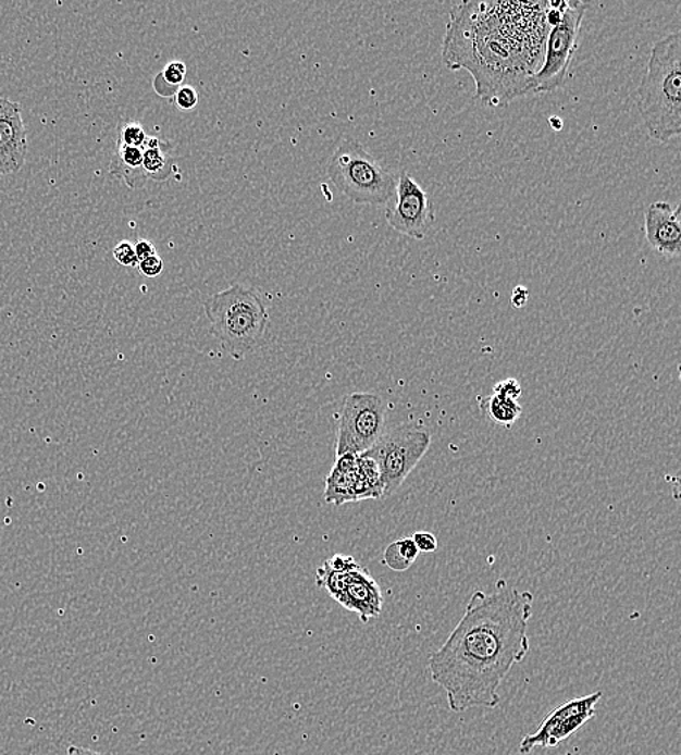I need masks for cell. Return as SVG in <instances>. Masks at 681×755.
Returning a JSON list of instances; mask_svg holds the SVG:
<instances>
[{
  "mask_svg": "<svg viewBox=\"0 0 681 755\" xmlns=\"http://www.w3.org/2000/svg\"><path fill=\"white\" fill-rule=\"evenodd\" d=\"M385 405L371 393H354L345 398L338 418L336 457L362 455L383 436Z\"/></svg>",
  "mask_w": 681,
  "mask_h": 755,
  "instance_id": "cell-8",
  "label": "cell"
},
{
  "mask_svg": "<svg viewBox=\"0 0 681 755\" xmlns=\"http://www.w3.org/2000/svg\"><path fill=\"white\" fill-rule=\"evenodd\" d=\"M330 181L355 203L385 206L396 197L398 175L357 140L337 147L327 166Z\"/></svg>",
  "mask_w": 681,
  "mask_h": 755,
  "instance_id": "cell-5",
  "label": "cell"
},
{
  "mask_svg": "<svg viewBox=\"0 0 681 755\" xmlns=\"http://www.w3.org/2000/svg\"><path fill=\"white\" fill-rule=\"evenodd\" d=\"M112 256H114V259L121 264V267H138L136 249H134V243L129 240L120 242L119 245L114 247V250H112Z\"/></svg>",
  "mask_w": 681,
  "mask_h": 755,
  "instance_id": "cell-21",
  "label": "cell"
},
{
  "mask_svg": "<svg viewBox=\"0 0 681 755\" xmlns=\"http://www.w3.org/2000/svg\"><path fill=\"white\" fill-rule=\"evenodd\" d=\"M358 470L363 475V479L370 483L371 487L374 488V492L379 494V497L383 498V479H381V471L374 459L367 457V455H358Z\"/></svg>",
  "mask_w": 681,
  "mask_h": 755,
  "instance_id": "cell-20",
  "label": "cell"
},
{
  "mask_svg": "<svg viewBox=\"0 0 681 755\" xmlns=\"http://www.w3.org/2000/svg\"><path fill=\"white\" fill-rule=\"evenodd\" d=\"M532 607V593L503 580L493 593L472 594L448 640L429 655V672L445 690L450 710L500 705L503 681L529 653Z\"/></svg>",
  "mask_w": 681,
  "mask_h": 755,
  "instance_id": "cell-1",
  "label": "cell"
},
{
  "mask_svg": "<svg viewBox=\"0 0 681 755\" xmlns=\"http://www.w3.org/2000/svg\"><path fill=\"white\" fill-rule=\"evenodd\" d=\"M602 696V692H594L587 696L571 698V701L555 707L542 720L535 732L528 733L523 738L519 745V753L528 755L535 748H554L574 735L579 729L596 716V706Z\"/></svg>",
  "mask_w": 681,
  "mask_h": 755,
  "instance_id": "cell-9",
  "label": "cell"
},
{
  "mask_svg": "<svg viewBox=\"0 0 681 755\" xmlns=\"http://www.w3.org/2000/svg\"><path fill=\"white\" fill-rule=\"evenodd\" d=\"M27 154V129L21 103L0 98V176L20 172Z\"/></svg>",
  "mask_w": 681,
  "mask_h": 755,
  "instance_id": "cell-11",
  "label": "cell"
},
{
  "mask_svg": "<svg viewBox=\"0 0 681 755\" xmlns=\"http://www.w3.org/2000/svg\"><path fill=\"white\" fill-rule=\"evenodd\" d=\"M134 249H136L138 262L150 258V256L158 255V250H156L153 243L146 240V238H140V240L134 243Z\"/></svg>",
  "mask_w": 681,
  "mask_h": 755,
  "instance_id": "cell-29",
  "label": "cell"
},
{
  "mask_svg": "<svg viewBox=\"0 0 681 755\" xmlns=\"http://www.w3.org/2000/svg\"><path fill=\"white\" fill-rule=\"evenodd\" d=\"M529 298V293L527 288H523V286H519V288L515 289L513 293V298H511V301H513L515 307H523L527 306Z\"/></svg>",
  "mask_w": 681,
  "mask_h": 755,
  "instance_id": "cell-30",
  "label": "cell"
},
{
  "mask_svg": "<svg viewBox=\"0 0 681 755\" xmlns=\"http://www.w3.org/2000/svg\"><path fill=\"white\" fill-rule=\"evenodd\" d=\"M540 3L463 2L450 12L444 60L474 77L476 98L502 107L533 94L549 27Z\"/></svg>",
  "mask_w": 681,
  "mask_h": 755,
  "instance_id": "cell-2",
  "label": "cell"
},
{
  "mask_svg": "<svg viewBox=\"0 0 681 755\" xmlns=\"http://www.w3.org/2000/svg\"><path fill=\"white\" fill-rule=\"evenodd\" d=\"M211 333L233 359L243 360L263 345L269 324L267 304L240 284L220 290L203 302Z\"/></svg>",
  "mask_w": 681,
  "mask_h": 755,
  "instance_id": "cell-4",
  "label": "cell"
},
{
  "mask_svg": "<svg viewBox=\"0 0 681 755\" xmlns=\"http://www.w3.org/2000/svg\"><path fill=\"white\" fill-rule=\"evenodd\" d=\"M384 564L393 571H407L413 564L407 561L400 549H398L397 542H393L392 545L385 549L384 553Z\"/></svg>",
  "mask_w": 681,
  "mask_h": 755,
  "instance_id": "cell-23",
  "label": "cell"
},
{
  "mask_svg": "<svg viewBox=\"0 0 681 755\" xmlns=\"http://www.w3.org/2000/svg\"><path fill=\"white\" fill-rule=\"evenodd\" d=\"M111 175L120 177L129 189H141L147 184L143 171V150L138 147L119 145L116 143L114 158L111 160Z\"/></svg>",
  "mask_w": 681,
  "mask_h": 755,
  "instance_id": "cell-16",
  "label": "cell"
},
{
  "mask_svg": "<svg viewBox=\"0 0 681 755\" xmlns=\"http://www.w3.org/2000/svg\"><path fill=\"white\" fill-rule=\"evenodd\" d=\"M173 97H175V106L177 110L190 111L198 106L199 95L194 86H182V88L176 90V94L173 95Z\"/></svg>",
  "mask_w": 681,
  "mask_h": 755,
  "instance_id": "cell-22",
  "label": "cell"
},
{
  "mask_svg": "<svg viewBox=\"0 0 681 755\" xmlns=\"http://www.w3.org/2000/svg\"><path fill=\"white\" fill-rule=\"evenodd\" d=\"M385 219L389 227L414 240H424L435 224V207L429 194L407 172L398 175L396 197Z\"/></svg>",
  "mask_w": 681,
  "mask_h": 755,
  "instance_id": "cell-10",
  "label": "cell"
},
{
  "mask_svg": "<svg viewBox=\"0 0 681 755\" xmlns=\"http://www.w3.org/2000/svg\"><path fill=\"white\" fill-rule=\"evenodd\" d=\"M493 394L494 396L506 398V400L518 401L519 397L522 396V387H520L518 380L509 378V380L494 385Z\"/></svg>",
  "mask_w": 681,
  "mask_h": 755,
  "instance_id": "cell-24",
  "label": "cell"
},
{
  "mask_svg": "<svg viewBox=\"0 0 681 755\" xmlns=\"http://www.w3.org/2000/svg\"><path fill=\"white\" fill-rule=\"evenodd\" d=\"M334 601L357 614L366 623L383 614L384 598L380 584L361 566L350 571L348 583Z\"/></svg>",
  "mask_w": 681,
  "mask_h": 755,
  "instance_id": "cell-13",
  "label": "cell"
},
{
  "mask_svg": "<svg viewBox=\"0 0 681 755\" xmlns=\"http://www.w3.org/2000/svg\"><path fill=\"white\" fill-rule=\"evenodd\" d=\"M358 481V455L345 454L336 457V462L325 480V502L342 506L355 502V487Z\"/></svg>",
  "mask_w": 681,
  "mask_h": 755,
  "instance_id": "cell-14",
  "label": "cell"
},
{
  "mask_svg": "<svg viewBox=\"0 0 681 755\" xmlns=\"http://www.w3.org/2000/svg\"><path fill=\"white\" fill-rule=\"evenodd\" d=\"M411 540L414 541V544L418 546L420 553H435L437 549L436 536L431 532H414Z\"/></svg>",
  "mask_w": 681,
  "mask_h": 755,
  "instance_id": "cell-26",
  "label": "cell"
},
{
  "mask_svg": "<svg viewBox=\"0 0 681 755\" xmlns=\"http://www.w3.org/2000/svg\"><path fill=\"white\" fill-rule=\"evenodd\" d=\"M398 549H400V553L403 554V557L407 559V561L414 564L416 559L419 558L420 550L418 549V546H416L414 541L411 540V537H405V540L396 541Z\"/></svg>",
  "mask_w": 681,
  "mask_h": 755,
  "instance_id": "cell-28",
  "label": "cell"
},
{
  "mask_svg": "<svg viewBox=\"0 0 681 755\" xmlns=\"http://www.w3.org/2000/svg\"><path fill=\"white\" fill-rule=\"evenodd\" d=\"M637 110L651 140L661 143L681 134V37L670 34L655 42L648 67L636 90Z\"/></svg>",
  "mask_w": 681,
  "mask_h": 755,
  "instance_id": "cell-3",
  "label": "cell"
},
{
  "mask_svg": "<svg viewBox=\"0 0 681 755\" xmlns=\"http://www.w3.org/2000/svg\"><path fill=\"white\" fill-rule=\"evenodd\" d=\"M146 129L143 128L140 123L136 121H127V123L121 124L119 127V145L138 147L141 149L147 140Z\"/></svg>",
  "mask_w": 681,
  "mask_h": 755,
  "instance_id": "cell-19",
  "label": "cell"
},
{
  "mask_svg": "<svg viewBox=\"0 0 681 755\" xmlns=\"http://www.w3.org/2000/svg\"><path fill=\"white\" fill-rule=\"evenodd\" d=\"M141 150L143 171H145L147 180L164 182L175 173L176 164L171 154V143L149 136Z\"/></svg>",
  "mask_w": 681,
  "mask_h": 755,
  "instance_id": "cell-15",
  "label": "cell"
},
{
  "mask_svg": "<svg viewBox=\"0 0 681 755\" xmlns=\"http://www.w3.org/2000/svg\"><path fill=\"white\" fill-rule=\"evenodd\" d=\"M324 566H327L330 570L334 571H348L359 567V564L355 561L352 557H349V555L337 554L329 558L327 561L324 562Z\"/></svg>",
  "mask_w": 681,
  "mask_h": 755,
  "instance_id": "cell-27",
  "label": "cell"
},
{
  "mask_svg": "<svg viewBox=\"0 0 681 755\" xmlns=\"http://www.w3.org/2000/svg\"><path fill=\"white\" fill-rule=\"evenodd\" d=\"M481 410L483 413L496 424H502L505 428L513 426L516 420L522 414V406L515 400H506V398H500L497 396H492L484 398L481 401Z\"/></svg>",
  "mask_w": 681,
  "mask_h": 755,
  "instance_id": "cell-17",
  "label": "cell"
},
{
  "mask_svg": "<svg viewBox=\"0 0 681 755\" xmlns=\"http://www.w3.org/2000/svg\"><path fill=\"white\" fill-rule=\"evenodd\" d=\"M431 433L424 429L398 426L383 433L367 457L374 459L383 479L384 497L396 493L431 448Z\"/></svg>",
  "mask_w": 681,
  "mask_h": 755,
  "instance_id": "cell-7",
  "label": "cell"
},
{
  "mask_svg": "<svg viewBox=\"0 0 681 755\" xmlns=\"http://www.w3.org/2000/svg\"><path fill=\"white\" fill-rule=\"evenodd\" d=\"M549 123L550 125H553L554 129H557V132H559V129H561L562 127L561 120H559L558 116H554V119H550Z\"/></svg>",
  "mask_w": 681,
  "mask_h": 755,
  "instance_id": "cell-32",
  "label": "cell"
},
{
  "mask_svg": "<svg viewBox=\"0 0 681 755\" xmlns=\"http://www.w3.org/2000/svg\"><path fill=\"white\" fill-rule=\"evenodd\" d=\"M587 10L589 3L566 2L561 21L546 36L544 59L533 77V94L554 92L566 84Z\"/></svg>",
  "mask_w": 681,
  "mask_h": 755,
  "instance_id": "cell-6",
  "label": "cell"
},
{
  "mask_svg": "<svg viewBox=\"0 0 681 755\" xmlns=\"http://www.w3.org/2000/svg\"><path fill=\"white\" fill-rule=\"evenodd\" d=\"M185 77L186 64L175 60L164 66L162 73L156 77L153 86L160 97H173L176 90L184 86Z\"/></svg>",
  "mask_w": 681,
  "mask_h": 755,
  "instance_id": "cell-18",
  "label": "cell"
},
{
  "mask_svg": "<svg viewBox=\"0 0 681 755\" xmlns=\"http://www.w3.org/2000/svg\"><path fill=\"white\" fill-rule=\"evenodd\" d=\"M67 755H106L98 751L84 748V746L71 745L67 750Z\"/></svg>",
  "mask_w": 681,
  "mask_h": 755,
  "instance_id": "cell-31",
  "label": "cell"
},
{
  "mask_svg": "<svg viewBox=\"0 0 681 755\" xmlns=\"http://www.w3.org/2000/svg\"><path fill=\"white\" fill-rule=\"evenodd\" d=\"M138 271L146 277H158L163 272V259L159 255L150 256L141 262H138Z\"/></svg>",
  "mask_w": 681,
  "mask_h": 755,
  "instance_id": "cell-25",
  "label": "cell"
},
{
  "mask_svg": "<svg viewBox=\"0 0 681 755\" xmlns=\"http://www.w3.org/2000/svg\"><path fill=\"white\" fill-rule=\"evenodd\" d=\"M680 207L668 202L651 203L645 210V237L655 251L667 258L681 253Z\"/></svg>",
  "mask_w": 681,
  "mask_h": 755,
  "instance_id": "cell-12",
  "label": "cell"
}]
</instances>
